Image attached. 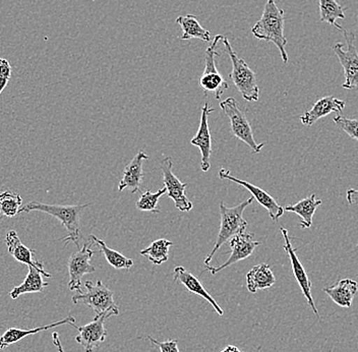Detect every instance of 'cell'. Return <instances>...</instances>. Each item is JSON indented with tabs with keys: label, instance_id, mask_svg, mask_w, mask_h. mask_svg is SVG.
<instances>
[{
	"label": "cell",
	"instance_id": "6da1fadb",
	"mask_svg": "<svg viewBox=\"0 0 358 352\" xmlns=\"http://www.w3.org/2000/svg\"><path fill=\"white\" fill-rule=\"evenodd\" d=\"M285 13L278 8L275 0H267L261 19L252 29V35L259 40L272 42L276 45L284 64L288 62V55L285 50L287 39L284 35Z\"/></svg>",
	"mask_w": 358,
	"mask_h": 352
},
{
	"label": "cell",
	"instance_id": "52a82bcc",
	"mask_svg": "<svg viewBox=\"0 0 358 352\" xmlns=\"http://www.w3.org/2000/svg\"><path fill=\"white\" fill-rule=\"evenodd\" d=\"M223 38L222 35L216 36L213 40L211 46L208 47L206 50L205 69L199 80V85L206 96L213 93L217 100H220L225 90L229 88V85L219 73L216 67V57L219 56L217 49H218L219 42L223 40Z\"/></svg>",
	"mask_w": 358,
	"mask_h": 352
},
{
	"label": "cell",
	"instance_id": "4dcf8cb0",
	"mask_svg": "<svg viewBox=\"0 0 358 352\" xmlns=\"http://www.w3.org/2000/svg\"><path fill=\"white\" fill-rule=\"evenodd\" d=\"M334 122L338 127L346 132L351 139L358 142V118L351 120L345 116L337 115L334 118Z\"/></svg>",
	"mask_w": 358,
	"mask_h": 352
},
{
	"label": "cell",
	"instance_id": "8fae6325",
	"mask_svg": "<svg viewBox=\"0 0 358 352\" xmlns=\"http://www.w3.org/2000/svg\"><path fill=\"white\" fill-rule=\"evenodd\" d=\"M229 244L231 253L225 263L218 267L206 266V270L210 271L212 275L218 274L224 269L248 259L261 244V242L255 241L254 233L243 232L232 237L229 241Z\"/></svg>",
	"mask_w": 358,
	"mask_h": 352
},
{
	"label": "cell",
	"instance_id": "d4e9b609",
	"mask_svg": "<svg viewBox=\"0 0 358 352\" xmlns=\"http://www.w3.org/2000/svg\"><path fill=\"white\" fill-rule=\"evenodd\" d=\"M49 286V283L43 281L41 273L34 268L32 266H29V273L27 277L24 278V282L21 286H15V288L10 293V297L13 300H17L22 295L27 293H42L45 287Z\"/></svg>",
	"mask_w": 358,
	"mask_h": 352
},
{
	"label": "cell",
	"instance_id": "9c48e42d",
	"mask_svg": "<svg viewBox=\"0 0 358 352\" xmlns=\"http://www.w3.org/2000/svg\"><path fill=\"white\" fill-rule=\"evenodd\" d=\"M94 242L84 244L82 248H78L73 253L69 260V290H82V278L85 275L92 274L95 272V266L91 263L92 257L95 255V251L92 250L91 246Z\"/></svg>",
	"mask_w": 358,
	"mask_h": 352
},
{
	"label": "cell",
	"instance_id": "603a6c76",
	"mask_svg": "<svg viewBox=\"0 0 358 352\" xmlns=\"http://www.w3.org/2000/svg\"><path fill=\"white\" fill-rule=\"evenodd\" d=\"M322 203H323V201L317 199L315 194H313L308 198L301 199L295 205L286 206L284 210L286 212H292L299 215L301 218L299 225L301 228L306 230V228H310L313 225V215H315L317 207L322 205Z\"/></svg>",
	"mask_w": 358,
	"mask_h": 352
},
{
	"label": "cell",
	"instance_id": "277c9868",
	"mask_svg": "<svg viewBox=\"0 0 358 352\" xmlns=\"http://www.w3.org/2000/svg\"><path fill=\"white\" fill-rule=\"evenodd\" d=\"M85 286L86 291L78 290L77 295L71 297L73 304L82 302L85 306L93 309L96 316L107 315L111 317L120 315V309L114 302L113 291L104 286L100 279L96 283L88 280Z\"/></svg>",
	"mask_w": 358,
	"mask_h": 352
},
{
	"label": "cell",
	"instance_id": "ba28073f",
	"mask_svg": "<svg viewBox=\"0 0 358 352\" xmlns=\"http://www.w3.org/2000/svg\"><path fill=\"white\" fill-rule=\"evenodd\" d=\"M343 34L346 40V50L342 43H336L332 46L333 51L344 69L345 82L342 87L346 90H358V52L355 46V34L347 32L346 30Z\"/></svg>",
	"mask_w": 358,
	"mask_h": 352
},
{
	"label": "cell",
	"instance_id": "836d02e7",
	"mask_svg": "<svg viewBox=\"0 0 358 352\" xmlns=\"http://www.w3.org/2000/svg\"><path fill=\"white\" fill-rule=\"evenodd\" d=\"M346 199L349 205H358V190L349 188L347 190Z\"/></svg>",
	"mask_w": 358,
	"mask_h": 352
},
{
	"label": "cell",
	"instance_id": "83f0119b",
	"mask_svg": "<svg viewBox=\"0 0 358 352\" xmlns=\"http://www.w3.org/2000/svg\"><path fill=\"white\" fill-rule=\"evenodd\" d=\"M90 239L93 242H96L100 246L101 252L104 253L107 262L114 269H117V270H122V269L129 270L134 266L133 260L125 257V255H123L122 253L117 252V251L112 250L104 241H101L95 235H90Z\"/></svg>",
	"mask_w": 358,
	"mask_h": 352
},
{
	"label": "cell",
	"instance_id": "4fadbf2b",
	"mask_svg": "<svg viewBox=\"0 0 358 352\" xmlns=\"http://www.w3.org/2000/svg\"><path fill=\"white\" fill-rule=\"evenodd\" d=\"M219 177L221 179L232 181V183H237V185L246 188L252 195L254 199L257 201V203L263 206L268 211V215H270L271 219L273 221H278L280 217L283 216L284 212H285L284 208L277 203L276 199L273 198L271 195H268L267 192L262 190L261 188L256 187V185L248 183V181H241V179L232 176L231 174H230V170L225 169V168L219 171Z\"/></svg>",
	"mask_w": 358,
	"mask_h": 352
},
{
	"label": "cell",
	"instance_id": "9a60e30c",
	"mask_svg": "<svg viewBox=\"0 0 358 352\" xmlns=\"http://www.w3.org/2000/svg\"><path fill=\"white\" fill-rule=\"evenodd\" d=\"M109 316H95V319L85 326L75 328L78 331L76 342L84 347L85 352H93L94 349L99 347L107 337V330L105 328V321L109 319Z\"/></svg>",
	"mask_w": 358,
	"mask_h": 352
},
{
	"label": "cell",
	"instance_id": "30bf717a",
	"mask_svg": "<svg viewBox=\"0 0 358 352\" xmlns=\"http://www.w3.org/2000/svg\"><path fill=\"white\" fill-rule=\"evenodd\" d=\"M173 163L171 158L163 159L161 162V170L163 174V183L167 188V197L174 202L176 209L181 212H189L194 205L185 195V188L189 183H183L179 181L178 177L172 171Z\"/></svg>",
	"mask_w": 358,
	"mask_h": 352
},
{
	"label": "cell",
	"instance_id": "484cf974",
	"mask_svg": "<svg viewBox=\"0 0 358 352\" xmlns=\"http://www.w3.org/2000/svg\"><path fill=\"white\" fill-rule=\"evenodd\" d=\"M319 4L320 15H321L320 22H328L339 29L341 32H344L345 30L336 22L338 19H345L344 8H342L341 4L338 3L337 0H319Z\"/></svg>",
	"mask_w": 358,
	"mask_h": 352
},
{
	"label": "cell",
	"instance_id": "f1b7e54d",
	"mask_svg": "<svg viewBox=\"0 0 358 352\" xmlns=\"http://www.w3.org/2000/svg\"><path fill=\"white\" fill-rule=\"evenodd\" d=\"M22 205V199L19 194L6 190L0 192V214L13 218L19 214Z\"/></svg>",
	"mask_w": 358,
	"mask_h": 352
},
{
	"label": "cell",
	"instance_id": "cb8c5ba5",
	"mask_svg": "<svg viewBox=\"0 0 358 352\" xmlns=\"http://www.w3.org/2000/svg\"><path fill=\"white\" fill-rule=\"evenodd\" d=\"M176 24H178L182 29L181 40L199 39L201 41L209 42L211 39V32L201 26L196 15H180L176 19Z\"/></svg>",
	"mask_w": 358,
	"mask_h": 352
},
{
	"label": "cell",
	"instance_id": "7c38bea8",
	"mask_svg": "<svg viewBox=\"0 0 358 352\" xmlns=\"http://www.w3.org/2000/svg\"><path fill=\"white\" fill-rule=\"evenodd\" d=\"M282 235H283L284 241V250L287 253L288 257L291 262V268H292L293 275H294L295 279H296L297 283L301 287L302 293H303L304 297L306 298L308 306L313 309V314L320 318L319 311H317V306H315V300H313L312 295V282H310V278H308V273H306V269H304L303 265L299 261V257L296 255V250L293 248L292 244H291L289 234H288V230L284 227L280 228Z\"/></svg>",
	"mask_w": 358,
	"mask_h": 352
},
{
	"label": "cell",
	"instance_id": "d6986e66",
	"mask_svg": "<svg viewBox=\"0 0 358 352\" xmlns=\"http://www.w3.org/2000/svg\"><path fill=\"white\" fill-rule=\"evenodd\" d=\"M345 107L343 100L337 99L333 96H326L315 103L312 109L304 112L301 116L302 125L312 127L317 120L331 113H340Z\"/></svg>",
	"mask_w": 358,
	"mask_h": 352
},
{
	"label": "cell",
	"instance_id": "d6a6232c",
	"mask_svg": "<svg viewBox=\"0 0 358 352\" xmlns=\"http://www.w3.org/2000/svg\"><path fill=\"white\" fill-rule=\"evenodd\" d=\"M152 343L157 345L160 349V352H180L178 349V340H168V342H159L152 337H148Z\"/></svg>",
	"mask_w": 358,
	"mask_h": 352
},
{
	"label": "cell",
	"instance_id": "e0dca14e",
	"mask_svg": "<svg viewBox=\"0 0 358 352\" xmlns=\"http://www.w3.org/2000/svg\"><path fill=\"white\" fill-rule=\"evenodd\" d=\"M6 244L8 246V253L15 258V261L20 263L27 265V266H32L37 269L44 277L50 278L51 275L44 270L43 264L41 262L36 261L34 255L36 252L31 248H27L22 244L19 235L15 230H10L6 237Z\"/></svg>",
	"mask_w": 358,
	"mask_h": 352
},
{
	"label": "cell",
	"instance_id": "4316f807",
	"mask_svg": "<svg viewBox=\"0 0 358 352\" xmlns=\"http://www.w3.org/2000/svg\"><path fill=\"white\" fill-rule=\"evenodd\" d=\"M173 246V242L168 239H160L152 242L145 250L141 251L142 255L148 258L152 264L160 266L168 261L169 257L170 246Z\"/></svg>",
	"mask_w": 358,
	"mask_h": 352
},
{
	"label": "cell",
	"instance_id": "1f68e13d",
	"mask_svg": "<svg viewBox=\"0 0 358 352\" xmlns=\"http://www.w3.org/2000/svg\"><path fill=\"white\" fill-rule=\"evenodd\" d=\"M11 76V66L8 60L0 58V94L3 92L10 82Z\"/></svg>",
	"mask_w": 358,
	"mask_h": 352
},
{
	"label": "cell",
	"instance_id": "8992f818",
	"mask_svg": "<svg viewBox=\"0 0 358 352\" xmlns=\"http://www.w3.org/2000/svg\"><path fill=\"white\" fill-rule=\"evenodd\" d=\"M221 109L229 118L230 127L234 136L241 142L246 143L254 153H259L265 147V143H257L254 138L250 121L246 118L245 111L239 107L238 102L234 97L227 98L220 103Z\"/></svg>",
	"mask_w": 358,
	"mask_h": 352
},
{
	"label": "cell",
	"instance_id": "7a4b0ae2",
	"mask_svg": "<svg viewBox=\"0 0 358 352\" xmlns=\"http://www.w3.org/2000/svg\"><path fill=\"white\" fill-rule=\"evenodd\" d=\"M91 206V204H85V205H49V204L40 203V202L33 201L27 205L22 206L19 211L21 213H29L31 211H39V212L46 213L55 217L62 222V225L69 232V235L64 237L62 241L73 242L78 248H80L78 241L80 239V219L83 211Z\"/></svg>",
	"mask_w": 358,
	"mask_h": 352
},
{
	"label": "cell",
	"instance_id": "d590c367",
	"mask_svg": "<svg viewBox=\"0 0 358 352\" xmlns=\"http://www.w3.org/2000/svg\"><path fill=\"white\" fill-rule=\"evenodd\" d=\"M221 352H243L239 351L238 349H237L236 346H234V345H228L227 347H225V349H223Z\"/></svg>",
	"mask_w": 358,
	"mask_h": 352
},
{
	"label": "cell",
	"instance_id": "f546056e",
	"mask_svg": "<svg viewBox=\"0 0 358 352\" xmlns=\"http://www.w3.org/2000/svg\"><path fill=\"white\" fill-rule=\"evenodd\" d=\"M165 194H167L166 188H161V190L156 192H152L151 190H145V192L141 195L140 199L136 202V209L144 211V212L159 214L160 213V209L158 208L159 199Z\"/></svg>",
	"mask_w": 358,
	"mask_h": 352
},
{
	"label": "cell",
	"instance_id": "44dd1931",
	"mask_svg": "<svg viewBox=\"0 0 358 352\" xmlns=\"http://www.w3.org/2000/svg\"><path fill=\"white\" fill-rule=\"evenodd\" d=\"M357 289V281L352 279H343L334 286L326 287L324 291L338 306L342 308H350Z\"/></svg>",
	"mask_w": 358,
	"mask_h": 352
},
{
	"label": "cell",
	"instance_id": "2e32d148",
	"mask_svg": "<svg viewBox=\"0 0 358 352\" xmlns=\"http://www.w3.org/2000/svg\"><path fill=\"white\" fill-rule=\"evenodd\" d=\"M149 158V155L145 154L144 151H140L134 157L131 162L125 166L122 179L118 185L120 192L124 190H129L131 194L141 192V185L145 176L143 164L144 161Z\"/></svg>",
	"mask_w": 358,
	"mask_h": 352
},
{
	"label": "cell",
	"instance_id": "7402d4cb",
	"mask_svg": "<svg viewBox=\"0 0 358 352\" xmlns=\"http://www.w3.org/2000/svg\"><path fill=\"white\" fill-rule=\"evenodd\" d=\"M275 283L276 277L267 264L257 265L246 274V287L252 293L271 288Z\"/></svg>",
	"mask_w": 358,
	"mask_h": 352
},
{
	"label": "cell",
	"instance_id": "e575fe53",
	"mask_svg": "<svg viewBox=\"0 0 358 352\" xmlns=\"http://www.w3.org/2000/svg\"><path fill=\"white\" fill-rule=\"evenodd\" d=\"M52 342L56 349H57L58 352H64V347H62V342H60L59 334H58L57 332H53Z\"/></svg>",
	"mask_w": 358,
	"mask_h": 352
},
{
	"label": "cell",
	"instance_id": "8d00e7d4",
	"mask_svg": "<svg viewBox=\"0 0 358 352\" xmlns=\"http://www.w3.org/2000/svg\"><path fill=\"white\" fill-rule=\"evenodd\" d=\"M357 248H358V244H357ZM357 277H358V274H357Z\"/></svg>",
	"mask_w": 358,
	"mask_h": 352
},
{
	"label": "cell",
	"instance_id": "5bb4252c",
	"mask_svg": "<svg viewBox=\"0 0 358 352\" xmlns=\"http://www.w3.org/2000/svg\"><path fill=\"white\" fill-rule=\"evenodd\" d=\"M214 111V108L210 107L209 103L206 102L201 108V118L200 127L190 143L200 149L201 154V169L203 172L209 171L211 168L210 158L212 154V136L210 134L209 115Z\"/></svg>",
	"mask_w": 358,
	"mask_h": 352
},
{
	"label": "cell",
	"instance_id": "5b68a950",
	"mask_svg": "<svg viewBox=\"0 0 358 352\" xmlns=\"http://www.w3.org/2000/svg\"><path fill=\"white\" fill-rule=\"evenodd\" d=\"M223 44L226 52L231 60L232 71L229 77L234 86L238 90L243 99L248 102H257L259 97V89L257 86L256 73L248 66L243 58L238 57L227 38H223Z\"/></svg>",
	"mask_w": 358,
	"mask_h": 352
},
{
	"label": "cell",
	"instance_id": "ffe728a7",
	"mask_svg": "<svg viewBox=\"0 0 358 352\" xmlns=\"http://www.w3.org/2000/svg\"><path fill=\"white\" fill-rule=\"evenodd\" d=\"M76 319L73 316H69L66 319L58 321V322L52 323V324L46 325V326L37 327L34 329H22L10 328L4 332L0 336V351H3L6 347L10 346L11 344L21 342L27 336L32 335V334H38L42 331L49 330V329L55 328V327L62 326V325H71L73 327L77 326L75 324Z\"/></svg>",
	"mask_w": 358,
	"mask_h": 352
},
{
	"label": "cell",
	"instance_id": "ac0fdd59",
	"mask_svg": "<svg viewBox=\"0 0 358 352\" xmlns=\"http://www.w3.org/2000/svg\"><path fill=\"white\" fill-rule=\"evenodd\" d=\"M173 281L182 284L190 293H194V295H199V297L207 300L219 316L224 315L223 309L217 304L216 300L213 298L212 295L206 290L200 280L196 276L192 275L189 271H187L185 267L178 266L174 268Z\"/></svg>",
	"mask_w": 358,
	"mask_h": 352
},
{
	"label": "cell",
	"instance_id": "3957f363",
	"mask_svg": "<svg viewBox=\"0 0 358 352\" xmlns=\"http://www.w3.org/2000/svg\"><path fill=\"white\" fill-rule=\"evenodd\" d=\"M252 201H254V197L232 208L226 207L223 202H221L220 230H219L214 248H212L211 253L206 257L205 266H209L215 253H217V251L220 250L221 246L225 242L229 241L232 237L239 234V233L245 232L248 222L243 218V212L252 203Z\"/></svg>",
	"mask_w": 358,
	"mask_h": 352
}]
</instances>
